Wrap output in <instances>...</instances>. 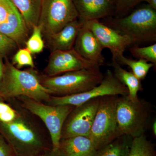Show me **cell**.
<instances>
[{"label":"cell","mask_w":156,"mask_h":156,"mask_svg":"<svg viewBox=\"0 0 156 156\" xmlns=\"http://www.w3.org/2000/svg\"><path fill=\"white\" fill-rule=\"evenodd\" d=\"M102 22L128 37L132 44L156 41V10L148 5L126 17H107Z\"/></svg>","instance_id":"cell-3"},{"label":"cell","mask_w":156,"mask_h":156,"mask_svg":"<svg viewBox=\"0 0 156 156\" xmlns=\"http://www.w3.org/2000/svg\"><path fill=\"white\" fill-rule=\"evenodd\" d=\"M25 20L30 29L38 25L43 0H9Z\"/></svg>","instance_id":"cell-19"},{"label":"cell","mask_w":156,"mask_h":156,"mask_svg":"<svg viewBox=\"0 0 156 156\" xmlns=\"http://www.w3.org/2000/svg\"><path fill=\"white\" fill-rule=\"evenodd\" d=\"M152 131L153 132V134L154 136H156V121H154V122L153 123L152 126Z\"/></svg>","instance_id":"cell-34"},{"label":"cell","mask_w":156,"mask_h":156,"mask_svg":"<svg viewBox=\"0 0 156 156\" xmlns=\"http://www.w3.org/2000/svg\"><path fill=\"white\" fill-rule=\"evenodd\" d=\"M110 65L113 69V73L115 76L128 89L127 96L128 98L133 101L138 100L139 98L137 94L142 88L141 81L136 78L132 72L128 71L123 69L115 60L112 59Z\"/></svg>","instance_id":"cell-18"},{"label":"cell","mask_w":156,"mask_h":156,"mask_svg":"<svg viewBox=\"0 0 156 156\" xmlns=\"http://www.w3.org/2000/svg\"><path fill=\"white\" fill-rule=\"evenodd\" d=\"M31 35L25 42L26 48L32 54L41 53L44 48V43L43 40L41 30L38 25L35 26L32 29Z\"/></svg>","instance_id":"cell-24"},{"label":"cell","mask_w":156,"mask_h":156,"mask_svg":"<svg viewBox=\"0 0 156 156\" xmlns=\"http://www.w3.org/2000/svg\"><path fill=\"white\" fill-rule=\"evenodd\" d=\"M29 29L21 14L12 4L8 18L0 24V33L14 41L18 46L25 44L28 38Z\"/></svg>","instance_id":"cell-15"},{"label":"cell","mask_w":156,"mask_h":156,"mask_svg":"<svg viewBox=\"0 0 156 156\" xmlns=\"http://www.w3.org/2000/svg\"><path fill=\"white\" fill-rule=\"evenodd\" d=\"M17 111L8 104L0 100V122L9 123L17 116Z\"/></svg>","instance_id":"cell-27"},{"label":"cell","mask_w":156,"mask_h":156,"mask_svg":"<svg viewBox=\"0 0 156 156\" xmlns=\"http://www.w3.org/2000/svg\"><path fill=\"white\" fill-rule=\"evenodd\" d=\"M16 43L10 38L0 33V53L5 56L17 48Z\"/></svg>","instance_id":"cell-28"},{"label":"cell","mask_w":156,"mask_h":156,"mask_svg":"<svg viewBox=\"0 0 156 156\" xmlns=\"http://www.w3.org/2000/svg\"><path fill=\"white\" fill-rule=\"evenodd\" d=\"M128 156H156V151L144 134L133 138Z\"/></svg>","instance_id":"cell-21"},{"label":"cell","mask_w":156,"mask_h":156,"mask_svg":"<svg viewBox=\"0 0 156 156\" xmlns=\"http://www.w3.org/2000/svg\"><path fill=\"white\" fill-rule=\"evenodd\" d=\"M14 104L17 116L10 122H0V131L15 155L38 156L51 150L52 145L29 112L14 101Z\"/></svg>","instance_id":"cell-1"},{"label":"cell","mask_w":156,"mask_h":156,"mask_svg":"<svg viewBox=\"0 0 156 156\" xmlns=\"http://www.w3.org/2000/svg\"><path fill=\"white\" fill-rule=\"evenodd\" d=\"M129 51L135 58L144 59L148 62L156 65V44L146 46L139 47L137 45H133L129 49Z\"/></svg>","instance_id":"cell-23"},{"label":"cell","mask_w":156,"mask_h":156,"mask_svg":"<svg viewBox=\"0 0 156 156\" xmlns=\"http://www.w3.org/2000/svg\"><path fill=\"white\" fill-rule=\"evenodd\" d=\"M20 96L46 103L52 95L42 85L36 71L18 69L6 58L4 78L0 85V98L10 99Z\"/></svg>","instance_id":"cell-2"},{"label":"cell","mask_w":156,"mask_h":156,"mask_svg":"<svg viewBox=\"0 0 156 156\" xmlns=\"http://www.w3.org/2000/svg\"><path fill=\"white\" fill-rule=\"evenodd\" d=\"M0 156H16L2 135H0Z\"/></svg>","instance_id":"cell-30"},{"label":"cell","mask_w":156,"mask_h":156,"mask_svg":"<svg viewBox=\"0 0 156 156\" xmlns=\"http://www.w3.org/2000/svg\"><path fill=\"white\" fill-rule=\"evenodd\" d=\"M81 21L99 20L114 14L112 0H73Z\"/></svg>","instance_id":"cell-14"},{"label":"cell","mask_w":156,"mask_h":156,"mask_svg":"<svg viewBox=\"0 0 156 156\" xmlns=\"http://www.w3.org/2000/svg\"><path fill=\"white\" fill-rule=\"evenodd\" d=\"M5 56L0 53V85L2 83L4 78L5 71V63L4 62Z\"/></svg>","instance_id":"cell-31"},{"label":"cell","mask_w":156,"mask_h":156,"mask_svg":"<svg viewBox=\"0 0 156 156\" xmlns=\"http://www.w3.org/2000/svg\"><path fill=\"white\" fill-rule=\"evenodd\" d=\"M38 156H57L55 153L53 152L52 150H51L48 151Z\"/></svg>","instance_id":"cell-33"},{"label":"cell","mask_w":156,"mask_h":156,"mask_svg":"<svg viewBox=\"0 0 156 156\" xmlns=\"http://www.w3.org/2000/svg\"><path fill=\"white\" fill-rule=\"evenodd\" d=\"M97 150L88 136H76L61 138L58 156H95Z\"/></svg>","instance_id":"cell-16"},{"label":"cell","mask_w":156,"mask_h":156,"mask_svg":"<svg viewBox=\"0 0 156 156\" xmlns=\"http://www.w3.org/2000/svg\"><path fill=\"white\" fill-rule=\"evenodd\" d=\"M103 77L100 67H94L47 77L41 79V82L51 95L63 96L90 90L100 83Z\"/></svg>","instance_id":"cell-4"},{"label":"cell","mask_w":156,"mask_h":156,"mask_svg":"<svg viewBox=\"0 0 156 156\" xmlns=\"http://www.w3.org/2000/svg\"><path fill=\"white\" fill-rule=\"evenodd\" d=\"M15 98L20 106L38 117L44 122L49 132L52 150L57 155L63 125L75 106L50 105L25 96Z\"/></svg>","instance_id":"cell-5"},{"label":"cell","mask_w":156,"mask_h":156,"mask_svg":"<svg viewBox=\"0 0 156 156\" xmlns=\"http://www.w3.org/2000/svg\"><path fill=\"white\" fill-rule=\"evenodd\" d=\"M100 98L75 106L65 122L62 131L61 138L76 136L89 137Z\"/></svg>","instance_id":"cell-10"},{"label":"cell","mask_w":156,"mask_h":156,"mask_svg":"<svg viewBox=\"0 0 156 156\" xmlns=\"http://www.w3.org/2000/svg\"><path fill=\"white\" fill-rule=\"evenodd\" d=\"M133 138L123 135L97 151L95 156H128Z\"/></svg>","instance_id":"cell-20"},{"label":"cell","mask_w":156,"mask_h":156,"mask_svg":"<svg viewBox=\"0 0 156 156\" xmlns=\"http://www.w3.org/2000/svg\"><path fill=\"white\" fill-rule=\"evenodd\" d=\"M94 67L100 66L83 58L73 48L69 50L52 51L44 73L47 77H51Z\"/></svg>","instance_id":"cell-11"},{"label":"cell","mask_w":156,"mask_h":156,"mask_svg":"<svg viewBox=\"0 0 156 156\" xmlns=\"http://www.w3.org/2000/svg\"><path fill=\"white\" fill-rule=\"evenodd\" d=\"M119 95L100 98L89 137L97 150L122 136L117 123L116 107Z\"/></svg>","instance_id":"cell-7"},{"label":"cell","mask_w":156,"mask_h":156,"mask_svg":"<svg viewBox=\"0 0 156 156\" xmlns=\"http://www.w3.org/2000/svg\"><path fill=\"white\" fill-rule=\"evenodd\" d=\"M78 19L73 0H43L38 25L47 39Z\"/></svg>","instance_id":"cell-8"},{"label":"cell","mask_w":156,"mask_h":156,"mask_svg":"<svg viewBox=\"0 0 156 156\" xmlns=\"http://www.w3.org/2000/svg\"><path fill=\"white\" fill-rule=\"evenodd\" d=\"M143 2L147 3L148 5L152 9L156 10V0H144Z\"/></svg>","instance_id":"cell-32"},{"label":"cell","mask_w":156,"mask_h":156,"mask_svg":"<svg viewBox=\"0 0 156 156\" xmlns=\"http://www.w3.org/2000/svg\"><path fill=\"white\" fill-rule=\"evenodd\" d=\"M12 3L9 0H0V24L6 21L11 10Z\"/></svg>","instance_id":"cell-29"},{"label":"cell","mask_w":156,"mask_h":156,"mask_svg":"<svg viewBox=\"0 0 156 156\" xmlns=\"http://www.w3.org/2000/svg\"><path fill=\"white\" fill-rule=\"evenodd\" d=\"M144 0H112L114 6V14L122 16L126 12L133 9Z\"/></svg>","instance_id":"cell-26"},{"label":"cell","mask_w":156,"mask_h":156,"mask_svg":"<svg viewBox=\"0 0 156 156\" xmlns=\"http://www.w3.org/2000/svg\"></svg>","instance_id":"cell-35"},{"label":"cell","mask_w":156,"mask_h":156,"mask_svg":"<svg viewBox=\"0 0 156 156\" xmlns=\"http://www.w3.org/2000/svg\"><path fill=\"white\" fill-rule=\"evenodd\" d=\"M151 114V107L147 101L140 98L133 101L127 95L119 96L116 117L122 135L133 138L144 134L150 122Z\"/></svg>","instance_id":"cell-6"},{"label":"cell","mask_w":156,"mask_h":156,"mask_svg":"<svg viewBox=\"0 0 156 156\" xmlns=\"http://www.w3.org/2000/svg\"><path fill=\"white\" fill-rule=\"evenodd\" d=\"M11 63L18 69L25 66H30L33 69L35 67L32 53L26 48L17 50L13 56Z\"/></svg>","instance_id":"cell-25"},{"label":"cell","mask_w":156,"mask_h":156,"mask_svg":"<svg viewBox=\"0 0 156 156\" xmlns=\"http://www.w3.org/2000/svg\"><path fill=\"white\" fill-rule=\"evenodd\" d=\"M83 23L92 31L104 49L110 50L112 59L117 61L124 55L126 49L132 45L128 37L119 33L99 20L84 21Z\"/></svg>","instance_id":"cell-12"},{"label":"cell","mask_w":156,"mask_h":156,"mask_svg":"<svg viewBox=\"0 0 156 156\" xmlns=\"http://www.w3.org/2000/svg\"><path fill=\"white\" fill-rule=\"evenodd\" d=\"M73 48L83 58L100 67L105 63V58L102 54L103 47L92 31L83 23L79 31Z\"/></svg>","instance_id":"cell-13"},{"label":"cell","mask_w":156,"mask_h":156,"mask_svg":"<svg viewBox=\"0 0 156 156\" xmlns=\"http://www.w3.org/2000/svg\"><path fill=\"white\" fill-rule=\"evenodd\" d=\"M83 23L79 19L66 25L56 33L46 39L51 51L69 50L73 48L75 42Z\"/></svg>","instance_id":"cell-17"},{"label":"cell","mask_w":156,"mask_h":156,"mask_svg":"<svg viewBox=\"0 0 156 156\" xmlns=\"http://www.w3.org/2000/svg\"><path fill=\"white\" fill-rule=\"evenodd\" d=\"M120 65L128 66L132 70V72L140 81L144 80L152 67L154 65L144 59L134 60L127 58L123 55L116 61Z\"/></svg>","instance_id":"cell-22"},{"label":"cell","mask_w":156,"mask_h":156,"mask_svg":"<svg viewBox=\"0 0 156 156\" xmlns=\"http://www.w3.org/2000/svg\"><path fill=\"white\" fill-rule=\"evenodd\" d=\"M127 87L120 82L110 70H107L101 82L96 87L73 95L63 96H51L46 104L51 105H71L77 106L92 100L107 95H128Z\"/></svg>","instance_id":"cell-9"}]
</instances>
